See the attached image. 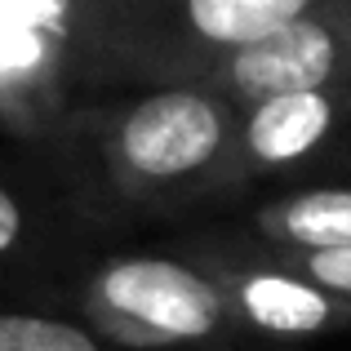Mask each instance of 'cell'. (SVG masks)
<instances>
[{"instance_id": "6da1fadb", "label": "cell", "mask_w": 351, "mask_h": 351, "mask_svg": "<svg viewBox=\"0 0 351 351\" xmlns=\"http://www.w3.org/2000/svg\"><path fill=\"white\" fill-rule=\"evenodd\" d=\"M236 103L205 85L94 94L62 134L53 178L112 227L232 200L227 152Z\"/></svg>"}, {"instance_id": "7a4b0ae2", "label": "cell", "mask_w": 351, "mask_h": 351, "mask_svg": "<svg viewBox=\"0 0 351 351\" xmlns=\"http://www.w3.org/2000/svg\"><path fill=\"white\" fill-rule=\"evenodd\" d=\"M307 5L316 0H85V85H196Z\"/></svg>"}, {"instance_id": "3957f363", "label": "cell", "mask_w": 351, "mask_h": 351, "mask_svg": "<svg viewBox=\"0 0 351 351\" xmlns=\"http://www.w3.org/2000/svg\"><path fill=\"white\" fill-rule=\"evenodd\" d=\"M71 311L112 351H254L214 276L169 249L107 245L80 271Z\"/></svg>"}, {"instance_id": "277c9868", "label": "cell", "mask_w": 351, "mask_h": 351, "mask_svg": "<svg viewBox=\"0 0 351 351\" xmlns=\"http://www.w3.org/2000/svg\"><path fill=\"white\" fill-rule=\"evenodd\" d=\"M85 85V0H0V134L45 173Z\"/></svg>"}, {"instance_id": "5b68a950", "label": "cell", "mask_w": 351, "mask_h": 351, "mask_svg": "<svg viewBox=\"0 0 351 351\" xmlns=\"http://www.w3.org/2000/svg\"><path fill=\"white\" fill-rule=\"evenodd\" d=\"M116 227L40 165H0V298L67 307Z\"/></svg>"}, {"instance_id": "8992f818", "label": "cell", "mask_w": 351, "mask_h": 351, "mask_svg": "<svg viewBox=\"0 0 351 351\" xmlns=\"http://www.w3.org/2000/svg\"><path fill=\"white\" fill-rule=\"evenodd\" d=\"M173 245L214 276L236 325L258 347H302L311 338L351 329V302L302 280L245 232H196Z\"/></svg>"}, {"instance_id": "52a82bcc", "label": "cell", "mask_w": 351, "mask_h": 351, "mask_svg": "<svg viewBox=\"0 0 351 351\" xmlns=\"http://www.w3.org/2000/svg\"><path fill=\"white\" fill-rule=\"evenodd\" d=\"M351 134V80L316 89H285L236 107L227 152V191L245 196L258 182L293 178L320 165Z\"/></svg>"}, {"instance_id": "ba28073f", "label": "cell", "mask_w": 351, "mask_h": 351, "mask_svg": "<svg viewBox=\"0 0 351 351\" xmlns=\"http://www.w3.org/2000/svg\"><path fill=\"white\" fill-rule=\"evenodd\" d=\"M351 80V0H316L227 53L196 85L223 94L227 103H254L285 89H316Z\"/></svg>"}, {"instance_id": "9c48e42d", "label": "cell", "mask_w": 351, "mask_h": 351, "mask_svg": "<svg viewBox=\"0 0 351 351\" xmlns=\"http://www.w3.org/2000/svg\"><path fill=\"white\" fill-rule=\"evenodd\" d=\"M240 232L271 249L351 245V187H298L254 205Z\"/></svg>"}, {"instance_id": "30bf717a", "label": "cell", "mask_w": 351, "mask_h": 351, "mask_svg": "<svg viewBox=\"0 0 351 351\" xmlns=\"http://www.w3.org/2000/svg\"><path fill=\"white\" fill-rule=\"evenodd\" d=\"M0 351H112L76 311L0 298Z\"/></svg>"}, {"instance_id": "8fae6325", "label": "cell", "mask_w": 351, "mask_h": 351, "mask_svg": "<svg viewBox=\"0 0 351 351\" xmlns=\"http://www.w3.org/2000/svg\"><path fill=\"white\" fill-rule=\"evenodd\" d=\"M271 254L289 271H298L302 280H311L316 289L351 302V245H338V249H271Z\"/></svg>"}]
</instances>
